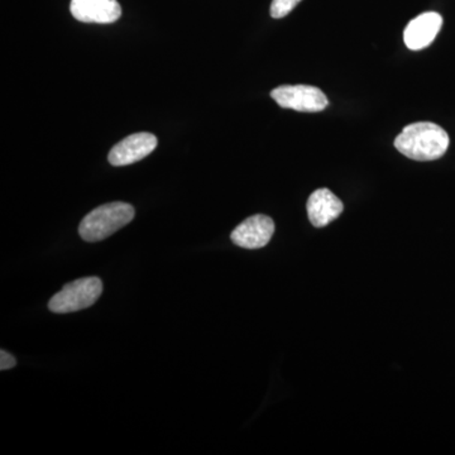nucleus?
<instances>
[{
  "label": "nucleus",
  "mask_w": 455,
  "mask_h": 455,
  "mask_svg": "<svg viewBox=\"0 0 455 455\" xmlns=\"http://www.w3.org/2000/svg\"><path fill=\"white\" fill-rule=\"evenodd\" d=\"M397 151L415 161H434L443 157L449 147L447 132L431 122L406 125L395 140Z\"/></svg>",
  "instance_id": "obj_1"
},
{
  "label": "nucleus",
  "mask_w": 455,
  "mask_h": 455,
  "mask_svg": "<svg viewBox=\"0 0 455 455\" xmlns=\"http://www.w3.org/2000/svg\"><path fill=\"white\" fill-rule=\"evenodd\" d=\"M134 212L131 204L116 202L104 204L84 218L79 235L85 242H100L118 232L133 220Z\"/></svg>",
  "instance_id": "obj_2"
},
{
  "label": "nucleus",
  "mask_w": 455,
  "mask_h": 455,
  "mask_svg": "<svg viewBox=\"0 0 455 455\" xmlns=\"http://www.w3.org/2000/svg\"><path fill=\"white\" fill-rule=\"evenodd\" d=\"M103 292L99 277H84L65 284L61 291L52 296L49 309L56 314L75 313L92 307Z\"/></svg>",
  "instance_id": "obj_3"
},
{
  "label": "nucleus",
  "mask_w": 455,
  "mask_h": 455,
  "mask_svg": "<svg viewBox=\"0 0 455 455\" xmlns=\"http://www.w3.org/2000/svg\"><path fill=\"white\" fill-rule=\"evenodd\" d=\"M271 97L281 108L302 113L322 112L329 106L322 90L310 85H283L272 90Z\"/></svg>",
  "instance_id": "obj_4"
},
{
  "label": "nucleus",
  "mask_w": 455,
  "mask_h": 455,
  "mask_svg": "<svg viewBox=\"0 0 455 455\" xmlns=\"http://www.w3.org/2000/svg\"><path fill=\"white\" fill-rule=\"evenodd\" d=\"M157 145L158 140L155 134L147 132L131 134L110 149L108 161L112 166H128L151 155Z\"/></svg>",
  "instance_id": "obj_5"
},
{
  "label": "nucleus",
  "mask_w": 455,
  "mask_h": 455,
  "mask_svg": "<svg viewBox=\"0 0 455 455\" xmlns=\"http://www.w3.org/2000/svg\"><path fill=\"white\" fill-rule=\"evenodd\" d=\"M275 223L267 215L257 214L242 221L232 232L233 243L245 250H259L269 243Z\"/></svg>",
  "instance_id": "obj_6"
},
{
  "label": "nucleus",
  "mask_w": 455,
  "mask_h": 455,
  "mask_svg": "<svg viewBox=\"0 0 455 455\" xmlns=\"http://www.w3.org/2000/svg\"><path fill=\"white\" fill-rule=\"evenodd\" d=\"M70 11L75 20L98 25H109L122 16L116 0H71Z\"/></svg>",
  "instance_id": "obj_7"
},
{
  "label": "nucleus",
  "mask_w": 455,
  "mask_h": 455,
  "mask_svg": "<svg viewBox=\"0 0 455 455\" xmlns=\"http://www.w3.org/2000/svg\"><path fill=\"white\" fill-rule=\"evenodd\" d=\"M443 26V17L436 12H427L416 17L407 25L403 32V41L407 49L423 50L435 40Z\"/></svg>",
  "instance_id": "obj_8"
},
{
  "label": "nucleus",
  "mask_w": 455,
  "mask_h": 455,
  "mask_svg": "<svg viewBox=\"0 0 455 455\" xmlns=\"http://www.w3.org/2000/svg\"><path fill=\"white\" fill-rule=\"evenodd\" d=\"M307 215L311 224L323 228L340 217L343 212V203L328 188H319L311 194L307 200Z\"/></svg>",
  "instance_id": "obj_9"
},
{
  "label": "nucleus",
  "mask_w": 455,
  "mask_h": 455,
  "mask_svg": "<svg viewBox=\"0 0 455 455\" xmlns=\"http://www.w3.org/2000/svg\"><path fill=\"white\" fill-rule=\"evenodd\" d=\"M300 2L301 0H274L271 4L272 18L280 20V18L286 17Z\"/></svg>",
  "instance_id": "obj_10"
},
{
  "label": "nucleus",
  "mask_w": 455,
  "mask_h": 455,
  "mask_svg": "<svg viewBox=\"0 0 455 455\" xmlns=\"http://www.w3.org/2000/svg\"><path fill=\"white\" fill-rule=\"evenodd\" d=\"M16 364L17 361L13 355H9L5 350H2V352H0V370H11V368L16 367Z\"/></svg>",
  "instance_id": "obj_11"
}]
</instances>
